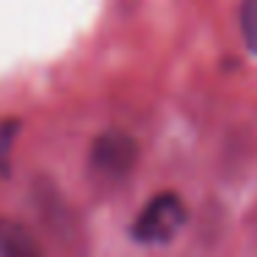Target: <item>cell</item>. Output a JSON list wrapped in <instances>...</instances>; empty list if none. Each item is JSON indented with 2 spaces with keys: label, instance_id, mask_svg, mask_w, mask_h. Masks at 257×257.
<instances>
[{
  "label": "cell",
  "instance_id": "1",
  "mask_svg": "<svg viewBox=\"0 0 257 257\" xmlns=\"http://www.w3.org/2000/svg\"><path fill=\"white\" fill-rule=\"evenodd\" d=\"M185 224V205L177 194H161L141 210V216L136 218L133 235L136 243L144 246H161L177 235V229Z\"/></svg>",
  "mask_w": 257,
  "mask_h": 257
},
{
  "label": "cell",
  "instance_id": "2",
  "mask_svg": "<svg viewBox=\"0 0 257 257\" xmlns=\"http://www.w3.org/2000/svg\"><path fill=\"white\" fill-rule=\"evenodd\" d=\"M139 161V141L122 130H108L91 144V169L108 180H122Z\"/></svg>",
  "mask_w": 257,
  "mask_h": 257
},
{
  "label": "cell",
  "instance_id": "3",
  "mask_svg": "<svg viewBox=\"0 0 257 257\" xmlns=\"http://www.w3.org/2000/svg\"><path fill=\"white\" fill-rule=\"evenodd\" d=\"M34 235L23 227L20 221L0 218V254L3 257H39Z\"/></svg>",
  "mask_w": 257,
  "mask_h": 257
},
{
  "label": "cell",
  "instance_id": "4",
  "mask_svg": "<svg viewBox=\"0 0 257 257\" xmlns=\"http://www.w3.org/2000/svg\"><path fill=\"white\" fill-rule=\"evenodd\" d=\"M17 133H20L17 119H3L0 122V177L12 174V150H14Z\"/></svg>",
  "mask_w": 257,
  "mask_h": 257
},
{
  "label": "cell",
  "instance_id": "5",
  "mask_svg": "<svg viewBox=\"0 0 257 257\" xmlns=\"http://www.w3.org/2000/svg\"><path fill=\"white\" fill-rule=\"evenodd\" d=\"M240 31H243L246 47L251 53H257V0L240 3Z\"/></svg>",
  "mask_w": 257,
  "mask_h": 257
}]
</instances>
